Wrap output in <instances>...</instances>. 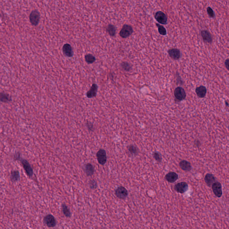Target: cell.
I'll return each instance as SVG.
<instances>
[{
    "instance_id": "2e32d148",
    "label": "cell",
    "mask_w": 229,
    "mask_h": 229,
    "mask_svg": "<svg viewBox=\"0 0 229 229\" xmlns=\"http://www.w3.org/2000/svg\"><path fill=\"white\" fill-rule=\"evenodd\" d=\"M179 166L181 169L186 171H190L192 170V166L190 163L186 160L181 161L179 163Z\"/></svg>"
},
{
    "instance_id": "f546056e",
    "label": "cell",
    "mask_w": 229,
    "mask_h": 229,
    "mask_svg": "<svg viewBox=\"0 0 229 229\" xmlns=\"http://www.w3.org/2000/svg\"><path fill=\"white\" fill-rule=\"evenodd\" d=\"M225 65L226 67L229 71V59H228L225 60Z\"/></svg>"
},
{
    "instance_id": "7c38bea8",
    "label": "cell",
    "mask_w": 229,
    "mask_h": 229,
    "mask_svg": "<svg viewBox=\"0 0 229 229\" xmlns=\"http://www.w3.org/2000/svg\"><path fill=\"white\" fill-rule=\"evenodd\" d=\"M168 54L172 59L175 60L180 59L181 56L180 51L178 49H172L168 50Z\"/></svg>"
},
{
    "instance_id": "4316f807",
    "label": "cell",
    "mask_w": 229,
    "mask_h": 229,
    "mask_svg": "<svg viewBox=\"0 0 229 229\" xmlns=\"http://www.w3.org/2000/svg\"><path fill=\"white\" fill-rule=\"evenodd\" d=\"M121 65V67L123 69L125 70V71H130L131 70V66L130 64L126 62H123L122 63Z\"/></svg>"
},
{
    "instance_id": "e0dca14e",
    "label": "cell",
    "mask_w": 229,
    "mask_h": 229,
    "mask_svg": "<svg viewBox=\"0 0 229 229\" xmlns=\"http://www.w3.org/2000/svg\"><path fill=\"white\" fill-rule=\"evenodd\" d=\"M84 170L87 176H92L94 174L95 171V169L93 165L89 163L85 165Z\"/></svg>"
},
{
    "instance_id": "277c9868",
    "label": "cell",
    "mask_w": 229,
    "mask_h": 229,
    "mask_svg": "<svg viewBox=\"0 0 229 229\" xmlns=\"http://www.w3.org/2000/svg\"><path fill=\"white\" fill-rule=\"evenodd\" d=\"M29 20L33 26H37L40 22V13L36 10L32 11L29 15Z\"/></svg>"
},
{
    "instance_id": "4dcf8cb0",
    "label": "cell",
    "mask_w": 229,
    "mask_h": 229,
    "mask_svg": "<svg viewBox=\"0 0 229 229\" xmlns=\"http://www.w3.org/2000/svg\"><path fill=\"white\" fill-rule=\"evenodd\" d=\"M228 129H229V127H228Z\"/></svg>"
},
{
    "instance_id": "cb8c5ba5",
    "label": "cell",
    "mask_w": 229,
    "mask_h": 229,
    "mask_svg": "<svg viewBox=\"0 0 229 229\" xmlns=\"http://www.w3.org/2000/svg\"><path fill=\"white\" fill-rule=\"evenodd\" d=\"M156 26L158 28V32L162 36H166L167 35V30L163 26L159 25V24L156 23Z\"/></svg>"
},
{
    "instance_id": "7402d4cb",
    "label": "cell",
    "mask_w": 229,
    "mask_h": 229,
    "mask_svg": "<svg viewBox=\"0 0 229 229\" xmlns=\"http://www.w3.org/2000/svg\"><path fill=\"white\" fill-rule=\"evenodd\" d=\"M128 153L131 156H134L138 154V149L136 146L134 145H130L128 148Z\"/></svg>"
},
{
    "instance_id": "83f0119b",
    "label": "cell",
    "mask_w": 229,
    "mask_h": 229,
    "mask_svg": "<svg viewBox=\"0 0 229 229\" xmlns=\"http://www.w3.org/2000/svg\"><path fill=\"white\" fill-rule=\"evenodd\" d=\"M89 187L91 189H95L97 187V183L95 180H92L89 182Z\"/></svg>"
},
{
    "instance_id": "8992f818",
    "label": "cell",
    "mask_w": 229,
    "mask_h": 229,
    "mask_svg": "<svg viewBox=\"0 0 229 229\" xmlns=\"http://www.w3.org/2000/svg\"><path fill=\"white\" fill-rule=\"evenodd\" d=\"M115 195L120 199H125L128 195V192L125 187L120 186L115 191Z\"/></svg>"
},
{
    "instance_id": "7a4b0ae2",
    "label": "cell",
    "mask_w": 229,
    "mask_h": 229,
    "mask_svg": "<svg viewBox=\"0 0 229 229\" xmlns=\"http://www.w3.org/2000/svg\"><path fill=\"white\" fill-rule=\"evenodd\" d=\"M43 223L46 226L49 228H53L56 225V220L55 217L51 214H48L44 217Z\"/></svg>"
},
{
    "instance_id": "603a6c76",
    "label": "cell",
    "mask_w": 229,
    "mask_h": 229,
    "mask_svg": "<svg viewBox=\"0 0 229 229\" xmlns=\"http://www.w3.org/2000/svg\"><path fill=\"white\" fill-rule=\"evenodd\" d=\"M106 31L111 36H114L116 34V27L112 24L108 25Z\"/></svg>"
},
{
    "instance_id": "5bb4252c",
    "label": "cell",
    "mask_w": 229,
    "mask_h": 229,
    "mask_svg": "<svg viewBox=\"0 0 229 229\" xmlns=\"http://www.w3.org/2000/svg\"><path fill=\"white\" fill-rule=\"evenodd\" d=\"M62 50L64 54L66 56L71 57L73 55L72 47L69 44H65L63 47Z\"/></svg>"
},
{
    "instance_id": "d6986e66",
    "label": "cell",
    "mask_w": 229,
    "mask_h": 229,
    "mask_svg": "<svg viewBox=\"0 0 229 229\" xmlns=\"http://www.w3.org/2000/svg\"><path fill=\"white\" fill-rule=\"evenodd\" d=\"M97 90H98V86H97V85L95 84H93L91 89L86 93L87 97L88 98H91L95 96L96 93H97Z\"/></svg>"
},
{
    "instance_id": "3957f363",
    "label": "cell",
    "mask_w": 229,
    "mask_h": 229,
    "mask_svg": "<svg viewBox=\"0 0 229 229\" xmlns=\"http://www.w3.org/2000/svg\"><path fill=\"white\" fill-rule=\"evenodd\" d=\"M133 33V29L131 26L125 24L123 26L121 30L120 31V36L123 38H126L130 36Z\"/></svg>"
},
{
    "instance_id": "ac0fdd59",
    "label": "cell",
    "mask_w": 229,
    "mask_h": 229,
    "mask_svg": "<svg viewBox=\"0 0 229 229\" xmlns=\"http://www.w3.org/2000/svg\"><path fill=\"white\" fill-rule=\"evenodd\" d=\"M204 180L207 185L209 187H211L215 182L216 178L212 174H207L205 176Z\"/></svg>"
},
{
    "instance_id": "f1b7e54d",
    "label": "cell",
    "mask_w": 229,
    "mask_h": 229,
    "mask_svg": "<svg viewBox=\"0 0 229 229\" xmlns=\"http://www.w3.org/2000/svg\"><path fill=\"white\" fill-rule=\"evenodd\" d=\"M207 12L208 14V16L211 18H214L215 17V14L213 12V9L211 7H208L207 8Z\"/></svg>"
},
{
    "instance_id": "44dd1931",
    "label": "cell",
    "mask_w": 229,
    "mask_h": 229,
    "mask_svg": "<svg viewBox=\"0 0 229 229\" xmlns=\"http://www.w3.org/2000/svg\"><path fill=\"white\" fill-rule=\"evenodd\" d=\"M61 208H62L63 213L64 215L66 217H71V216H72V213L70 212V209L68 207L66 206L65 204L63 203L62 204V205H61Z\"/></svg>"
},
{
    "instance_id": "30bf717a",
    "label": "cell",
    "mask_w": 229,
    "mask_h": 229,
    "mask_svg": "<svg viewBox=\"0 0 229 229\" xmlns=\"http://www.w3.org/2000/svg\"><path fill=\"white\" fill-rule=\"evenodd\" d=\"M213 191L215 195L218 197H221L222 194V186L220 183L215 182L212 186Z\"/></svg>"
},
{
    "instance_id": "5b68a950",
    "label": "cell",
    "mask_w": 229,
    "mask_h": 229,
    "mask_svg": "<svg viewBox=\"0 0 229 229\" xmlns=\"http://www.w3.org/2000/svg\"><path fill=\"white\" fill-rule=\"evenodd\" d=\"M96 157L98 162L100 165H104L107 162V154L104 149H100L96 154Z\"/></svg>"
},
{
    "instance_id": "d4e9b609",
    "label": "cell",
    "mask_w": 229,
    "mask_h": 229,
    "mask_svg": "<svg viewBox=\"0 0 229 229\" xmlns=\"http://www.w3.org/2000/svg\"><path fill=\"white\" fill-rule=\"evenodd\" d=\"M85 59H86V62L88 63H93L95 60V56H93L91 54L86 55L85 56Z\"/></svg>"
},
{
    "instance_id": "484cf974",
    "label": "cell",
    "mask_w": 229,
    "mask_h": 229,
    "mask_svg": "<svg viewBox=\"0 0 229 229\" xmlns=\"http://www.w3.org/2000/svg\"><path fill=\"white\" fill-rule=\"evenodd\" d=\"M153 157L156 161L158 162H160L162 160V157L161 154L159 153L155 152L153 154Z\"/></svg>"
},
{
    "instance_id": "9a60e30c",
    "label": "cell",
    "mask_w": 229,
    "mask_h": 229,
    "mask_svg": "<svg viewBox=\"0 0 229 229\" xmlns=\"http://www.w3.org/2000/svg\"><path fill=\"white\" fill-rule=\"evenodd\" d=\"M195 92L199 98H204L207 93L206 88L204 86H200L195 89Z\"/></svg>"
},
{
    "instance_id": "9c48e42d",
    "label": "cell",
    "mask_w": 229,
    "mask_h": 229,
    "mask_svg": "<svg viewBox=\"0 0 229 229\" xmlns=\"http://www.w3.org/2000/svg\"><path fill=\"white\" fill-rule=\"evenodd\" d=\"M189 186L185 182H180L175 185L174 189L177 193L183 194L185 193L188 190Z\"/></svg>"
},
{
    "instance_id": "8fae6325",
    "label": "cell",
    "mask_w": 229,
    "mask_h": 229,
    "mask_svg": "<svg viewBox=\"0 0 229 229\" xmlns=\"http://www.w3.org/2000/svg\"><path fill=\"white\" fill-rule=\"evenodd\" d=\"M201 35L203 40L204 43L211 44L213 41V38L210 33L207 30H202L201 31Z\"/></svg>"
},
{
    "instance_id": "ffe728a7",
    "label": "cell",
    "mask_w": 229,
    "mask_h": 229,
    "mask_svg": "<svg viewBox=\"0 0 229 229\" xmlns=\"http://www.w3.org/2000/svg\"><path fill=\"white\" fill-rule=\"evenodd\" d=\"M20 176L19 172L18 171H12L10 173V180L13 183H16L20 180Z\"/></svg>"
},
{
    "instance_id": "6da1fadb",
    "label": "cell",
    "mask_w": 229,
    "mask_h": 229,
    "mask_svg": "<svg viewBox=\"0 0 229 229\" xmlns=\"http://www.w3.org/2000/svg\"><path fill=\"white\" fill-rule=\"evenodd\" d=\"M18 161H20L28 176L29 178H32L34 174V171L29 162L26 159H23L21 157Z\"/></svg>"
},
{
    "instance_id": "52a82bcc",
    "label": "cell",
    "mask_w": 229,
    "mask_h": 229,
    "mask_svg": "<svg viewBox=\"0 0 229 229\" xmlns=\"http://www.w3.org/2000/svg\"><path fill=\"white\" fill-rule=\"evenodd\" d=\"M154 18L157 22L163 25H166L167 22V18L166 14L162 11L156 12Z\"/></svg>"
},
{
    "instance_id": "4fadbf2b",
    "label": "cell",
    "mask_w": 229,
    "mask_h": 229,
    "mask_svg": "<svg viewBox=\"0 0 229 229\" xmlns=\"http://www.w3.org/2000/svg\"><path fill=\"white\" fill-rule=\"evenodd\" d=\"M165 178L169 183H173L178 180V176L174 172H170L166 175Z\"/></svg>"
},
{
    "instance_id": "ba28073f",
    "label": "cell",
    "mask_w": 229,
    "mask_h": 229,
    "mask_svg": "<svg viewBox=\"0 0 229 229\" xmlns=\"http://www.w3.org/2000/svg\"><path fill=\"white\" fill-rule=\"evenodd\" d=\"M174 95L176 99L180 101H182L186 97L185 91L183 88L181 87H177L175 89Z\"/></svg>"
},
{
    "instance_id": "1f68e13d",
    "label": "cell",
    "mask_w": 229,
    "mask_h": 229,
    "mask_svg": "<svg viewBox=\"0 0 229 229\" xmlns=\"http://www.w3.org/2000/svg\"></svg>"
}]
</instances>
